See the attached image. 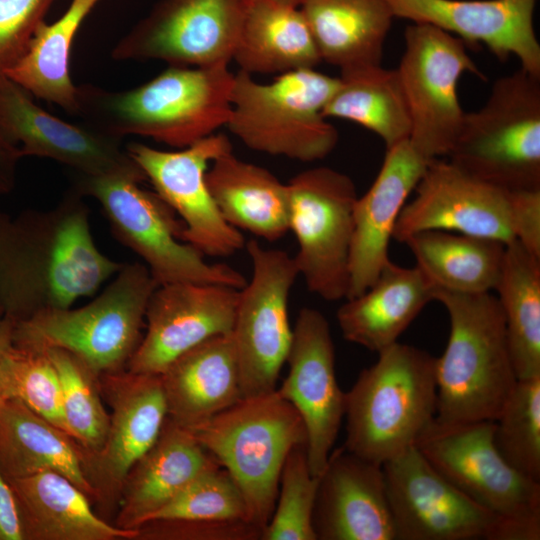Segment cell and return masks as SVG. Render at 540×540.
<instances>
[{"instance_id": "cell-39", "label": "cell", "mask_w": 540, "mask_h": 540, "mask_svg": "<svg viewBox=\"0 0 540 540\" xmlns=\"http://www.w3.org/2000/svg\"><path fill=\"white\" fill-rule=\"evenodd\" d=\"M4 401L18 399L68 435L57 370L45 350L12 344L0 365Z\"/></svg>"}, {"instance_id": "cell-18", "label": "cell", "mask_w": 540, "mask_h": 540, "mask_svg": "<svg viewBox=\"0 0 540 540\" xmlns=\"http://www.w3.org/2000/svg\"><path fill=\"white\" fill-rule=\"evenodd\" d=\"M0 132L22 157L48 158L83 175L146 180L122 139L83 122L72 124L55 117L5 74L0 75Z\"/></svg>"}, {"instance_id": "cell-40", "label": "cell", "mask_w": 540, "mask_h": 540, "mask_svg": "<svg viewBox=\"0 0 540 540\" xmlns=\"http://www.w3.org/2000/svg\"><path fill=\"white\" fill-rule=\"evenodd\" d=\"M175 520L249 522L244 496L230 473L220 464L200 472L144 523Z\"/></svg>"}, {"instance_id": "cell-10", "label": "cell", "mask_w": 540, "mask_h": 540, "mask_svg": "<svg viewBox=\"0 0 540 540\" xmlns=\"http://www.w3.org/2000/svg\"><path fill=\"white\" fill-rule=\"evenodd\" d=\"M120 176L74 173L73 188L101 205L115 238L145 262L158 285L192 282L242 288L246 278L235 268L209 263L181 240L184 228L175 212L156 192Z\"/></svg>"}, {"instance_id": "cell-21", "label": "cell", "mask_w": 540, "mask_h": 540, "mask_svg": "<svg viewBox=\"0 0 540 540\" xmlns=\"http://www.w3.org/2000/svg\"><path fill=\"white\" fill-rule=\"evenodd\" d=\"M238 292L221 284L158 285L147 304L146 331L126 369L160 374L189 349L211 337L231 333Z\"/></svg>"}, {"instance_id": "cell-27", "label": "cell", "mask_w": 540, "mask_h": 540, "mask_svg": "<svg viewBox=\"0 0 540 540\" xmlns=\"http://www.w3.org/2000/svg\"><path fill=\"white\" fill-rule=\"evenodd\" d=\"M24 540H127L137 529H122L93 509L88 495L64 475L42 471L8 479Z\"/></svg>"}, {"instance_id": "cell-35", "label": "cell", "mask_w": 540, "mask_h": 540, "mask_svg": "<svg viewBox=\"0 0 540 540\" xmlns=\"http://www.w3.org/2000/svg\"><path fill=\"white\" fill-rule=\"evenodd\" d=\"M100 0H72L52 24L45 21L35 30L22 57L5 75L33 97L77 113V86L70 76V52L82 22Z\"/></svg>"}, {"instance_id": "cell-17", "label": "cell", "mask_w": 540, "mask_h": 540, "mask_svg": "<svg viewBox=\"0 0 540 540\" xmlns=\"http://www.w3.org/2000/svg\"><path fill=\"white\" fill-rule=\"evenodd\" d=\"M395 540H496L499 519L415 447L382 465Z\"/></svg>"}, {"instance_id": "cell-8", "label": "cell", "mask_w": 540, "mask_h": 540, "mask_svg": "<svg viewBox=\"0 0 540 540\" xmlns=\"http://www.w3.org/2000/svg\"><path fill=\"white\" fill-rule=\"evenodd\" d=\"M493 431L491 420L434 418L415 447L458 490L499 519L496 540H539L540 482L507 464Z\"/></svg>"}, {"instance_id": "cell-5", "label": "cell", "mask_w": 540, "mask_h": 540, "mask_svg": "<svg viewBox=\"0 0 540 540\" xmlns=\"http://www.w3.org/2000/svg\"><path fill=\"white\" fill-rule=\"evenodd\" d=\"M157 286L145 264L124 263L90 303L43 310L15 323L13 344L66 350L98 375L125 369L142 339L147 304Z\"/></svg>"}, {"instance_id": "cell-31", "label": "cell", "mask_w": 540, "mask_h": 540, "mask_svg": "<svg viewBox=\"0 0 540 540\" xmlns=\"http://www.w3.org/2000/svg\"><path fill=\"white\" fill-rule=\"evenodd\" d=\"M232 60L251 75L315 68L322 61L300 7L265 0L249 2Z\"/></svg>"}, {"instance_id": "cell-44", "label": "cell", "mask_w": 540, "mask_h": 540, "mask_svg": "<svg viewBox=\"0 0 540 540\" xmlns=\"http://www.w3.org/2000/svg\"><path fill=\"white\" fill-rule=\"evenodd\" d=\"M509 217L514 240L540 259V189L510 191Z\"/></svg>"}, {"instance_id": "cell-28", "label": "cell", "mask_w": 540, "mask_h": 540, "mask_svg": "<svg viewBox=\"0 0 540 540\" xmlns=\"http://www.w3.org/2000/svg\"><path fill=\"white\" fill-rule=\"evenodd\" d=\"M434 286L416 266L389 260L362 294L346 299L337 311L344 339L379 353L398 342L422 309L434 300Z\"/></svg>"}, {"instance_id": "cell-42", "label": "cell", "mask_w": 540, "mask_h": 540, "mask_svg": "<svg viewBox=\"0 0 540 540\" xmlns=\"http://www.w3.org/2000/svg\"><path fill=\"white\" fill-rule=\"evenodd\" d=\"M56 0H0V75L25 53Z\"/></svg>"}, {"instance_id": "cell-41", "label": "cell", "mask_w": 540, "mask_h": 540, "mask_svg": "<svg viewBox=\"0 0 540 540\" xmlns=\"http://www.w3.org/2000/svg\"><path fill=\"white\" fill-rule=\"evenodd\" d=\"M319 476L311 473L307 444L294 446L284 462L272 516L261 540H317L313 510Z\"/></svg>"}, {"instance_id": "cell-6", "label": "cell", "mask_w": 540, "mask_h": 540, "mask_svg": "<svg viewBox=\"0 0 540 540\" xmlns=\"http://www.w3.org/2000/svg\"><path fill=\"white\" fill-rule=\"evenodd\" d=\"M338 84V77L314 68L282 73L269 83L239 71L226 127L254 151L303 162L321 160L338 143L337 129L322 113Z\"/></svg>"}, {"instance_id": "cell-4", "label": "cell", "mask_w": 540, "mask_h": 540, "mask_svg": "<svg viewBox=\"0 0 540 540\" xmlns=\"http://www.w3.org/2000/svg\"><path fill=\"white\" fill-rule=\"evenodd\" d=\"M434 357L396 342L359 374L345 392L344 447L378 465L415 446L436 416Z\"/></svg>"}, {"instance_id": "cell-13", "label": "cell", "mask_w": 540, "mask_h": 540, "mask_svg": "<svg viewBox=\"0 0 540 540\" xmlns=\"http://www.w3.org/2000/svg\"><path fill=\"white\" fill-rule=\"evenodd\" d=\"M245 248L252 274L239 289L231 332L243 398L277 388L293 336L289 296L299 276L294 258L287 252L265 248L257 239L247 241Z\"/></svg>"}, {"instance_id": "cell-46", "label": "cell", "mask_w": 540, "mask_h": 540, "mask_svg": "<svg viewBox=\"0 0 540 540\" xmlns=\"http://www.w3.org/2000/svg\"><path fill=\"white\" fill-rule=\"evenodd\" d=\"M22 155L19 148L10 143L0 132V195L13 191L16 184L17 166Z\"/></svg>"}, {"instance_id": "cell-26", "label": "cell", "mask_w": 540, "mask_h": 540, "mask_svg": "<svg viewBox=\"0 0 540 540\" xmlns=\"http://www.w3.org/2000/svg\"><path fill=\"white\" fill-rule=\"evenodd\" d=\"M214 464L219 462L193 432L167 417L155 443L125 478L114 524L136 529Z\"/></svg>"}, {"instance_id": "cell-12", "label": "cell", "mask_w": 540, "mask_h": 540, "mask_svg": "<svg viewBox=\"0 0 540 540\" xmlns=\"http://www.w3.org/2000/svg\"><path fill=\"white\" fill-rule=\"evenodd\" d=\"M405 48L396 68L406 97L409 142L426 160L448 156L465 112L458 97L460 77H483L465 41L428 24L412 23L404 33Z\"/></svg>"}, {"instance_id": "cell-16", "label": "cell", "mask_w": 540, "mask_h": 540, "mask_svg": "<svg viewBox=\"0 0 540 540\" xmlns=\"http://www.w3.org/2000/svg\"><path fill=\"white\" fill-rule=\"evenodd\" d=\"M126 150L155 192L181 217L183 242L210 257H228L245 247L243 234L223 219L206 183L211 162L232 151L227 135L214 133L175 151L142 143H130Z\"/></svg>"}, {"instance_id": "cell-33", "label": "cell", "mask_w": 540, "mask_h": 540, "mask_svg": "<svg viewBox=\"0 0 540 540\" xmlns=\"http://www.w3.org/2000/svg\"><path fill=\"white\" fill-rule=\"evenodd\" d=\"M416 267L435 290L485 293L495 290L506 244L490 238L426 230L409 236Z\"/></svg>"}, {"instance_id": "cell-34", "label": "cell", "mask_w": 540, "mask_h": 540, "mask_svg": "<svg viewBox=\"0 0 540 540\" xmlns=\"http://www.w3.org/2000/svg\"><path fill=\"white\" fill-rule=\"evenodd\" d=\"M339 84L323 108L325 118L355 122L390 148L409 139L411 119L396 69L365 64L340 69Z\"/></svg>"}, {"instance_id": "cell-37", "label": "cell", "mask_w": 540, "mask_h": 540, "mask_svg": "<svg viewBox=\"0 0 540 540\" xmlns=\"http://www.w3.org/2000/svg\"><path fill=\"white\" fill-rule=\"evenodd\" d=\"M60 381L62 405L70 436L86 453L102 447L109 426L99 375L76 355L62 349H44Z\"/></svg>"}, {"instance_id": "cell-22", "label": "cell", "mask_w": 540, "mask_h": 540, "mask_svg": "<svg viewBox=\"0 0 540 540\" xmlns=\"http://www.w3.org/2000/svg\"><path fill=\"white\" fill-rule=\"evenodd\" d=\"M385 1L395 18L483 44L500 61L514 55L521 69L540 77V43L534 28L537 0Z\"/></svg>"}, {"instance_id": "cell-19", "label": "cell", "mask_w": 540, "mask_h": 540, "mask_svg": "<svg viewBox=\"0 0 540 540\" xmlns=\"http://www.w3.org/2000/svg\"><path fill=\"white\" fill-rule=\"evenodd\" d=\"M287 377L276 390L299 413L307 435L311 473L319 476L333 450L345 415L330 325L317 309L304 307L293 327Z\"/></svg>"}, {"instance_id": "cell-43", "label": "cell", "mask_w": 540, "mask_h": 540, "mask_svg": "<svg viewBox=\"0 0 540 540\" xmlns=\"http://www.w3.org/2000/svg\"><path fill=\"white\" fill-rule=\"evenodd\" d=\"M136 529V539L148 540H257L261 537V530L244 520L149 521Z\"/></svg>"}, {"instance_id": "cell-1", "label": "cell", "mask_w": 540, "mask_h": 540, "mask_svg": "<svg viewBox=\"0 0 540 540\" xmlns=\"http://www.w3.org/2000/svg\"><path fill=\"white\" fill-rule=\"evenodd\" d=\"M97 247L83 196L70 188L48 210L0 209V311L14 323L69 308L122 267Z\"/></svg>"}, {"instance_id": "cell-48", "label": "cell", "mask_w": 540, "mask_h": 540, "mask_svg": "<svg viewBox=\"0 0 540 540\" xmlns=\"http://www.w3.org/2000/svg\"><path fill=\"white\" fill-rule=\"evenodd\" d=\"M250 1H255V0H250ZM265 1H271V2H276L280 4L300 7L304 0H265Z\"/></svg>"}, {"instance_id": "cell-45", "label": "cell", "mask_w": 540, "mask_h": 540, "mask_svg": "<svg viewBox=\"0 0 540 540\" xmlns=\"http://www.w3.org/2000/svg\"><path fill=\"white\" fill-rule=\"evenodd\" d=\"M0 540H24L16 498L0 469Z\"/></svg>"}, {"instance_id": "cell-24", "label": "cell", "mask_w": 540, "mask_h": 540, "mask_svg": "<svg viewBox=\"0 0 540 540\" xmlns=\"http://www.w3.org/2000/svg\"><path fill=\"white\" fill-rule=\"evenodd\" d=\"M429 163L409 139L386 149L375 180L354 205L346 299L368 289L390 260L388 246L396 221Z\"/></svg>"}, {"instance_id": "cell-9", "label": "cell", "mask_w": 540, "mask_h": 540, "mask_svg": "<svg viewBox=\"0 0 540 540\" xmlns=\"http://www.w3.org/2000/svg\"><path fill=\"white\" fill-rule=\"evenodd\" d=\"M449 161L507 191L540 189V77L498 78L485 104L464 114Z\"/></svg>"}, {"instance_id": "cell-14", "label": "cell", "mask_w": 540, "mask_h": 540, "mask_svg": "<svg viewBox=\"0 0 540 540\" xmlns=\"http://www.w3.org/2000/svg\"><path fill=\"white\" fill-rule=\"evenodd\" d=\"M250 0H160L115 44L118 61L229 65Z\"/></svg>"}, {"instance_id": "cell-20", "label": "cell", "mask_w": 540, "mask_h": 540, "mask_svg": "<svg viewBox=\"0 0 540 540\" xmlns=\"http://www.w3.org/2000/svg\"><path fill=\"white\" fill-rule=\"evenodd\" d=\"M396 221L392 238L403 242L426 230H442L514 241L509 194L459 168L449 160L433 159Z\"/></svg>"}, {"instance_id": "cell-7", "label": "cell", "mask_w": 540, "mask_h": 540, "mask_svg": "<svg viewBox=\"0 0 540 540\" xmlns=\"http://www.w3.org/2000/svg\"><path fill=\"white\" fill-rule=\"evenodd\" d=\"M190 431L235 480L249 522L262 533L274 511L288 453L307 444L297 410L275 390L244 397Z\"/></svg>"}, {"instance_id": "cell-3", "label": "cell", "mask_w": 540, "mask_h": 540, "mask_svg": "<svg viewBox=\"0 0 540 540\" xmlns=\"http://www.w3.org/2000/svg\"><path fill=\"white\" fill-rule=\"evenodd\" d=\"M434 300L450 320L448 342L436 362L435 419L494 421L517 382L498 299L491 292L435 290Z\"/></svg>"}, {"instance_id": "cell-2", "label": "cell", "mask_w": 540, "mask_h": 540, "mask_svg": "<svg viewBox=\"0 0 540 540\" xmlns=\"http://www.w3.org/2000/svg\"><path fill=\"white\" fill-rule=\"evenodd\" d=\"M234 75L228 65L171 66L130 90L77 86L83 123L123 139L139 135L182 149L226 126Z\"/></svg>"}, {"instance_id": "cell-32", "label": "cell", "mask_w": 540, "mask_h": 540, "mask_svg": "<svg viewBox=\"0 0 540 540\" xmlns=\"http://www.w3.org/2000/svg\"><path fill=\"white\" fill-rule=\"evenodd\" d=\"M300 9L322 61L340 69L381 64L395 19L385 0H304Z\"/></svg>"}, {"instance_id": "cell-15", "label": "cell", "mask_w": 540, "mask_h": 540, "mask_svg": "<svg viewBox=\"0 0 540 540\" xmlns=\"http://www.w3.org/2000/svg\"><path fill=\"white\" fill-rule=\"evenodd\" d=\"M99 382L111 409L108 431L100 450L82 453L93 505L108 520L116 514L129 471L157 440L167 418V405L159 374L125 368L100 374Z\"/></svg>"}, {"instance_id": "cell-11", "label": "cell", "mask_w": 540, "mask_h": 540, "mask_svg": "<svg viewBox=\"0 0 540 540\" xmlns=\"http://www.w3.org/2000/svg\"><path fill=\"white\" fill-rule=\"evenodd\" d=\"M287 184L289 231L298 243L293 256L307 289L326 301L346 299L353 212V180L330 167H314Z\"/></svg>"}, {"instance_id": "cell-29", "label": "cell", "mask_w": 540, "mask_h": 540, "mask_svg": "<svg viewBox=\"0 0 540 540\" xmlns=\"http://www.w3.org/2000/svg\"><path fill=\"white\" fill-rule=\"evenodd\" d=\"M206 183L221 216L234 228L269 242L289 231L287 184L269 170L229 151L211 162Z\"/></svg>"}, {"instance_id": "cell-30", "label": "cell", "mask_w": 540, "mask_h": 540, "mask_svg": "<svg viewBox=\"0 0 540 540\" xmlns=\"http://www.w3.org/2000/svg\"><path fill=\"white\" fill-rule=\"evenodd\" d=\"M0 469L7 479L42 471L60 473L93 503L80 444L14 398L0 405Z\"/></svg>"}, {"instance_id": "cell-47", "label": "cell", "mask_w": 540, "mask_h": 540, "mask_svg": "<svg viewBox=\"0 0 540 540\" xmlns=\"http://www.w3.org/2000/svg\"><path fill=\"white\" fill-rule=\"evenodd\" d=\"M15 323L0 311V365L8 348L13 344ZM4 402L0 386V405Z\"/></svg>"}, {"instance_id": "cell-38", "label": "cell", "mask_w": 540, "mask_h": 540, "mask_svg": "<svg viewBox=\"0 0 540 540\" xmlns=\"http://www.w3.org/2000/svg\"><path fill=\"white\" fill-rule=\"evenodd\" d=\"M493 441L507 464L540 482V375L517 380L494 420Z\"/></svg>"}, {"instance_id": "cell-36", "label": "cell", "mask_w": 540, "mask_h": 540, "mask_svg": "<svg viewBox=\"0 0 540 540\" xmlns=\"http://www.w3.org/2000/svg\"><path fill=\"white\" fill-rule=\"evenodd\" d=\"M497 291L517 380L540 375V259L506 244Z\"/></svg>"}, {"instance_id": "cell-23", "label": "cell", "mask_w": 540, "mask_h": 540, "mask_svg": "<svg viewBox=\"0 0 540 540\" xmlns=\"http://www.w3.org/2000/svg\"><path fill=\"white\" fill-rule=\"evenodd\" d=\"M313 528L317 540H395L382 466L333 449L319 475Z\"/></svg>"}, {"instance_id": "cell-25", "label": "cell", "mask_w": 540, "mask_h": 540, "mask_svg": "<svg viewBox=\"0 0 540 540\" xmlns=\"http://www.w3.org/2000/svg\"><path fill=\"white\" fill-rule=\"evenodd\" d=\"M159 375L167 417L189 430L243 398L231 333L211 337L189 349Z\"/></svg>"}]
</instances>
